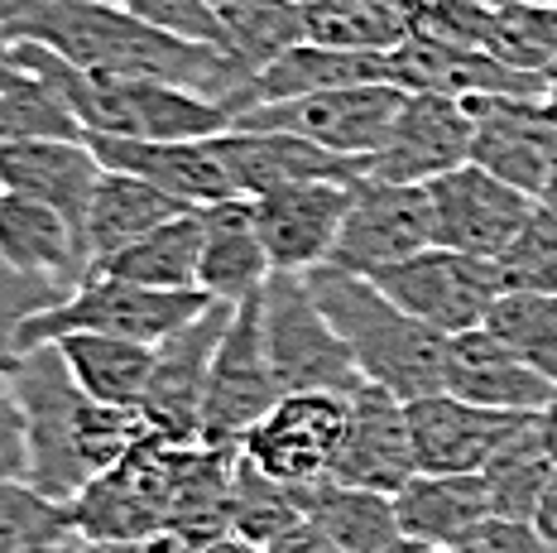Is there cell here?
<instances>
[{
    "label": "cell",
    "instance_id": "obj_48",
    "mask_svg": "<svg viewBox=\"0 0 557 553\" xmlns=\"http://www.w3.org/2000/svg\"><path fill=\"white\" fill-rule=\"evenodd\" d=\"M197 553H264V549H255V544H246V539L226 534V539H216V544H207V549H197Z\"/></svg>",
    "mask_w": 557,
    "mask_h": 553
},
{
    "label": "cell",
    "instance_id": "obj_3",
    "mask_svg": "<svg viewBox=\"0 0 557 553\" xmlns=\"http://www.w3.org/2000/svg\"><path fill=\"white\" fill-rule=\"evenodd\" d=\"M15 67L49 77L73 107L83 135H115V140H212L231 131V111L202 91L154 83V77H111L73 67L39 44H10L5 53Z\"/></svg>",
    "mask_w": 557,
    "mask_h": 553
},
{
    "label": "cell",
    "instance_id": "obj_35",
    "mask_svg": "<svg viewBox=\"0 0 557 553\" xmlns=\"http://www.w3.org/2000/svg\"><path fill=\"white\" fill-rule=\"evenodd\" d=\"M485 332L500 337L529 371L557 385V294H524L509 290L485 318Z\"/></svg>",
    "mask_w": 557,
    "mask_h": 553
},
{
    "label": "cell",
    "instance_id": "obj_11",
    "mask_svg": "<svg viewBox=\"0 0 557 553\" xmlns=\"http://www.w3.org/2000/svg\"><path fill=\"white\" fill-rule=\"evenodd\" d=\"M260 294L236 304L222 347H216L212 385H207V414H202V443H236L240 447L255 423L284 400L274 361H270V342H264Z\"/></svg>",
    "mask_w": 557,
    "mask_h": 553
},
{
    "label": "cell",
    "instance_id": "obj_43",
    "mask_svg": "<svg viewBox=\"0 0 557 553\" xmlns=\"http://www.w3.org/2000/svg\"><path fill=\"white\" fill-rule=\"evenodd\" d=\"M451 553H553L543 544L539 525L533 520H509V515H491L467 544H457Z\"/></svg>",
    "mask_w": 557,
    "mask_h": 553
},
{
    "label": "cell",
    "instance_id": "obj_14",
    "mask_svg": "<svg viewBox=\"0 0 557 553\" xmlns=\"http://www.w3.org/2000/svg\"><path fill=\"white\" fill-rule=\"evenodd\" d=\"M346 400L351 395H284L246 433L240 453L284 487H312L327 481L342 453Z\"/></svg>",
    "mask_w": 557,
    "mask_h": 553
},
{
    "label": "cell",
    "instance_id": "obj_23",
    "mask_svg": "<svg viewBox=\"0 0 557 553\" xmlns=\"http://www.w3.org/2000/svg\"><path fill=\"white\" fill-rule=\"evenodd\" d=\"M101 169L87 140H0V193L49 202L77 226H87Z\"/></svg>",
    "mask_w": 557,
    "mask_h": 553
},
{
    "label": "cell",
    "instance_id": "obj_31",
    "mask_svg": "<svg viewBox=\"0 0 557 553\" xmlns=\"http://www.w3.org/2000/svg\"><path fill=\"white\" fill-rule=\"evenodd\" d=\"M53 347L63 352L73 380L97 405H121V409L145 405L149 376H154V347L125 337H101V332H73V337H58Z\"/></svg>",
    "mask_w": 557,
    "mask_h": 553
},
{
    "label": "cell",
    "instance_id": "obj_22",
    "mask_svg": "<svg viewBox=\"0 0 557 553\" xmlns=\"http://www.w3.org/2000/svg\"><path fill=\"white\" fill-rule=\"evenodd\" d=\"M0 260L63 290H77L91 274L83 226L67 222L58 207L20 198V193H0Z\"/></svg>",
    "mask_w": 557,
    "mask_h": 553
},
{
    "label": "cell",
    "instance_id": "obj_39",
    "mask_svg": "<svg viewBox=\"0 0 557 553\" xmlns=\"http://www.w3.org/2000/svg\"><path fill=\"white\" fill-rule=\"evenodd\" d=\"M73 290L63 284H49V280H34V274H20L0 260V376H10L20 361L29 356V322L39 314L58 308Z\"/></svg>",
    "mask_w": 557,
    "mask_h": 553
},
{
    "label": "cell",
    "instance_id": "obj_28",
    "mask_svg": "<svg viewBox=\"0 0 557 553\" xmlns=\"http://www.w3.org/2000/svg\"><path fill=\"white\" fill-rule=\"evenodd\" d=\"M183 212H193V207L169 198V193L154 188V183L121 174V169H101L97 193H91V207H87V226H83L87 250H91V270H97L101 260L121 256L125 246H135L139 236H149L154 226H164Z\"/></svg>",
    "mask_w": 557,
    "mask_h": 553
},
{
    "label": "cell",
    "instance_id": "obj_21",
    "mask_svg": "<svg viewBox=\"0 0 557 553\" xmlns=\"http://www.w3.org/2000/svg\"><path fill=\"white\" fill-rule=\"evenodd\" d=\"M83 140L107 169H121V174L154 183V188H164L183 207H216L226 198H240L222 155H216V135L212 140H115V135H83Z\"/></svg>",
    "mask_w": 557,
    "mask_h": 553
},
{
    "label": "cell",
    "instance_id": "obj_27",
    "mask_svg": "<svg viewBox=\"0 0 557 553\" xmlns=\"http://www.w3.org/2000/svg\"><path fill=\"white\" fill-rule=\"evenodd\" d=\"M399 505V529L404 539L418 544H437V549H457L495 515L491 491L481 477H433L418 471L404 491H394Z\"/></svg>",
    "mask_w": 557,
    "mask_h": 553
},
{
    "label": "cell",
    "instance_id": "obj_15",
    "mask_svg": "<svg viewBox=\"0 0 557 553\" xmlns=\"http://www.w3.org/2000/svg\"><path fill=\"white\" fill-rule=\"evenodd\" d=\"M351 188L356 183L336 179H312V183H288L255 202V226L270 250L274 274H312L332 260L342 222L351 212Z\"/></svg>",
    "mask_w": 557,
    "mask_h": 553
},
{
    "label": "cell",
    "instance_id": "obj_49",
    "mask_svg": "<svg viewBox=\"0 0 557 553\" xmlns=\"http://www.w3.org/2000/svg\"><path fill=\"white\" fill-rule=\"evenodd\" d=\"M385 553H451V549H437V544H418V539H399V544H389Z\"/></svg>",
    "mask_w": 557,
    "mask_h": 553
},
{
    "label": "cell",
    "instance_id": "obj_40",
    "mask_svg": "<svg viewBox=\"0 0 557 553\" xmlns=\"http://www.w3.org/2000/svg\"><path fill=\"white\" fill-rule=\"evenodd\" d=\"M500 274H505V290L557 294V212L539 207L529 217V226L500 260Z\"/></svg>",
    "mask_w": 557,
    "mask_h": 553
},
{
    "label": "cell",
    "instance_id": "obj_13",
    "mask_svg": "<svg viewBox=\"0 0 557 553\" xmlns=\"http://www.w3.org/2000/svg\"><path fill=\"white\" fill-rule=\"evenodd\" d=\"M428 198H433L437 246L495 260V265L509 256V246L529 226V217L539 212V202L529 193L509 188L505 179H495L481 164H461L451 174L433 179L428 183Z\"/></svg>",
    "mask_w": 557,
    "mask_h": 553
},
{
    "label": "cell",
    "instance_id": "obj_41",
    "mask_svg": "<svg viewBox=\"0 0 557 553\" xmlns=\"http://www.w3.org/2000/svg\"><path fill=\"white\" fill-rule=\"evenodd\" d=\"M125 10H131L135 20H145V25L164 29V34L226 49V25H222V15L212 10V0H125Z\"/></svg>",
    "mask_w": 557,
    "mask_h": 553
},
{
    "label": "cell",
    "instance_id": "obj_20",
    "mask_svg": "<svg viewBox=\"0 0 557 553\" xmlns=\"http://www.w3.org/2000/svg\"><path fill=\"white\" fill-rule=\"evenodd\" d=\"M216 155H222L240 198H264V193L288 188V183H356L370 174V159H342L332 149L304 140V135L284 131H240V125H231V131L216 135Z\"/></svg>",
    "mask_w": 557,
    "mask_h": 553
},
{
    "label": "cell",
    "instance_id": "obj_51",
    "mask_svg": "<svg viewBox=\"0 0 557 553\" xmlns=\"http://www.w3.org/2000/svg\"><path fill=\"white\" fill-rule=\"evenodd\" d=\"M10 77H15V63H10V59H0V87H5Z\"/></svg>",
    "mask_w": 557,
    "mask_h": 553
},
{
    "label": "cell",
    "instance_id": "obj_6",
    "mask_svg": "<svg viewBox=\"0 0 557 553\" xmlns=\"http://www.w3.org/2000/svg\"><path fill=\"white\" fill-rule=\"evenodd\" d=\"M188 443H173L164 433L139 438L111 471H101L73 501V529L101 544H139L169 529L178 471Z\"/></svg>",
    "mask_w": 557,
    "mask_h": 553
},
{
    "label": "cell",
    "instance_id": "obj_25",
    "mask_svg": "<svg viewBox=\"0 0 557 553\" xmlns=\"http://www.w3.org/2000/svg\"><path fill=\"white\" fill-rule=\"evenodd\" d=\"M274 265L270 250L255 226V202L250 198H226L216 207H202V294L216 304H246L270 284Z\"/></svg>",
    "mask_w": 557,
    "mask_h": 553
},
{
    "label": "cell",
    "instance_id": "obj_2",
    "mask_svg": "<svg viewBox=\"0 0 557 553\" xmlns=\"http://www.w3.org/2000/svg\"><path fill=\"white\" fill-rule=\"evenodd\" d=\"M10 385L29 423V487L58 505H73L139 438L154 433L139 409L97 405L53 342L34 347L10 371Z\"/></svg>",
    "mask_w": 557,
    "mask_h": 553
},
{
    "label": "cell",
    "instance_id": "obj_46",
    "mask_svg": "<svg viewBox=\"0 0 557 553\" xmlns=\"http://www.w3.org/2000/svg\"><path fill=\"white\" fill-rule=\"evenodd\" d=\"M533 525H539L543 544L557 553V481L548 487V495H543V505H539V515H533Z\"/></svg>",
    "mask_w": 557,
    "mask_h": 553
},
{
    "label": "cell",
    "instance_id": "obj_29",
    "mask_svg": "<svg viewBox=\"0 0 557 553\" xmlns=\"http://www.w3.org/2000/svg\"><path fill=\"white\" fill-rule=\"evenodd\" d=\"M304 495V515L322 529L327 539H336L351 553H385L389 544H399V505L389 491H370V487H346V481H312L298 487Z\"/></svg>",
    "mask_w": 557,
    "mask_h": 553
},
{
    "label": "cell",
    "instance_id": "obj_52",
    "mask_svg": "<svg viewBox=\"0 0 557 553\" xmlns=\"http://www.w3.org/2000/svg\"><path fill=\"white\" fill-rule=\"evenodd\" d=\"M231 5H236V0H212V10H216V15H222V10H231Z\"/></svg>",
    "mask_w": 557,
    "mask_h": 553
},
{
    "label": "cell",
    "instance_id": "obj_19",
    "mask_svg": "<svg viewBox=\"0 0 557 553\" xmlns=\"http://www.w3.org/2000/svg\"><path fill=\"white\" fill-rule=\"evenodd\" d=\"M529 419L533 414H500V409L467 405V400L447 395V390L413 400L409 423H413L418 471H433V477H481L491 467V457Z\"/></svg>",
    "mask_w": 557,
    "mask_h": 553
},
{
    "label": "cell",
    "instance_id": "obj_55",
    "mask_svg": "<svg viewBox=\"0 0 557 553\" xmlns=\"http://www.w3.org/2000/svg\"><path fill=\"white\" fill-rule=\"evenodd\" d=\"M553 73H557V67H553Z\"/></svg>",
    "mask_w": 557,
    "mask_h": 553
},
{
    "label": "cell",
    "instance_id": "obj_53",
    "mask_svg": "<svg viewBox=\"0 0 557 553\" xmlns=\"http://www.w3.org/2000/svg\"><path fill=\"white\" fill-rule=\"evenodd\" d=\"M5 53H10V39H5V29H0V59H5Z\"/></svg>",
    "mask_w": 557,
    "mask_h": 553
},
{
    "label": "cell",
    "instance_id": "obj_37",
    "mask_svg": "<svg viewBox=\"0 0 557 553\" xmlns=\"http://www.w3.org/2000/svg\"><path fill=\"white\" fill-rule=\"evenodd\" d=\"M0 140H83V125L49 77L15 67L0 87Z\"/></svg>",
    "mask_w": 557,
    "mask_h": 553
},
{
    "label": "cell",
    "instance_id": "obj_4",
    "mask_svg": "<svg viewBox=\"0 0 557 553\" xmlns=\"http://www.w3.org/2000/svg\"><path fill=\"white\" fill-rule=\"evenodd\" d=\"M312 294H318L322 314L342 332L351 347L356 366L370 385L399 395L404 405L428 395H443L447 385V342L428 322L409 318L389 294H380L366 274H342V270H312L308 274Z\"/></svg>",
    "mask_w": 557,
    "mask_h": 553
},
{
    "label": "cell",
    "instance_id": "obj_16",
    "mask_svg": "<svg viewBox=\"0 0 557 553\" xmlns=\"http://www.w3.org/2000/svg\"><path fill=\"white\" fill-rule=\"evenodd\" d=\"M475 121L461 97L443 91H409L389 145L370 159V179L385 183H433L451 169L471 164Z\"/></svg>",
    "mask_w": 557,
    "mask_h": 553
},
{
    "label": "cell",
    "instance_id": "obj_26",
    "mask_svg": "<svg viewBox=\"0 0 557 553\" xmlns=\"http://www.w3.org/2000/svg\"><path fill=\"white\" fill-rule=\"evenodd\" d=\"M370 83H394L389 53H346V49H322V44H294L270 67L255 73L250 111L270 107V101H298V97H318V91L370 87Z\"/></svg>",
    "mask_w": 557,
    "mask_h": 553
},
{
    "label": "cell",
    "instance_id": "obj_32",
    "mask_svg": "<svg viewBox=\"0 0 557 553\" xmlns=\"http://www.w3.org/2000/svg\"><path fill=\"white\" fill-rule=\"evenodd\" d=\"M409 39L399 0H304V44L346 53H394Z\"/></svg>",
    "mask_w": 557,
    "mask_h": 553
},
{
    "label": "cell",
    "instance_id": "obj_1",
    "mask_svg": "<svg viewBox=\"0 0 557 553\" xmlns=\"http://www.w3.org/2000/svg\"><path fill=\"white\" fill-rule=\"evenodd\" d=\"M0 29L10 44H39L73 67L111 77H154L222 101L231 121L250 111L255 73L216 44H193L135 20L107 0H0Z\"/></svg>",
    "mask_w": 557,
    "mask_h": 553
},
{
    "label": "cell",
    "instance_id": "obj_5",
    "mask_svg": "<svg viewBox=\"0 0 557 553\" xmlns=\"http://www.w3.org/2000/svg\"><path fill=\"white\" fill-rule=\"evenodd\" d=\"M260 314L284 395H356L366 385L351 347L322 314L308 274H270L260 294Z\"/></svg>",
    "mask_w": 557,
    "mask_h": 553
},
{
    "label": "cell",
    "instance_id": "obj_42",
    "mask_svg": "<svg viewBox=\"0 0 557 553\" xmlns=\"http://www.w3.org/2000/svg\"><path fill=\"white\" fill-rule=\"evenodd\" d=\"M29 481V423L10 376H0V487Z\"/></svg>",
    "mask_w": 557,
    "mask_h": 553
},
{
    "label": "cell",
    "instance_id": "obj_50",
    "mask_svg": "<svg viewBox=\"0 0 557 553\" xmlns=\"http://www.w3.org/2000/svg\"><path fill=\"white\" fill-rule=\"evenodd\" d=\"M539 207H548V212H557V164H553V179L543 183V193H539Z\"/></svg>",
    "mask_w": 557,
    "mask_h": 553
},
{
    "label": "cell",
    "instance_id": "obj_10",
    "mask_svg": "<svg viewBox=\"0 0 557 553\" xmlns=\"http://www.w3.org/2000/svg\"><path fill=\"white\" fill-rule=\"evenodd\" d=\"M428 246H437L428 183H385L366 174L351 188V212L342 222L327 270L366 274L370 280L375 270L409 260Z\"/></svg>",
    "mask_w": 557,
    "mask_h": 553
},
{
    "label": "cell",
    "instance_id": "obj_33",
    "mask_svg": "<svg viewBox=\"0 0 557 553\" xmlns=\"http://www.w3.org/2000/svg\"><path fill=\"white\" fill-rule=\"evenodd\" d=\"M481 481H485V491H491L495 515H509V520H533V515H539L543 495H548V487L557 481L553 453L539 429V414L491 457Z\"/></svg>",
    "mask_w": 557,
    "mask_h": 553
},
{
    "label": "cell",
    "instance_id": "obj_12",
    "mask_svg": "<svg viewBox=\"0 0 557 553\" xmlns=\"http://www.w3.org/2000/svg\"><path fill=\"white\" fill-rule=\"evenodd\" d=\"M231 304H207L183 332L154 347V376H149L145 405L139 414L149 429L173 438V443H202V414H207V385H212V361L231 328Z\"/></svg>",
    "mask_w": 557,
    "mask_h": 553
},
{
    "label": "cell",
    "instance_id": "obj_38",
    "mask_svg": "<svg viewBox=\"0 0 557 553\" xmlns=\"http://www.w3.org/2000/svg\"><path fill=\"white\" fill-rule=\"evenodd\" d=\"M73 534V505L49 501L29 481L0 487V553H58Z\"/></svg>",
    "mask_w": 557,
    "mask_h": 553
},
{
    "label": "cell",
    "instance_id": "obj_45",
    "mask_svg": "<svg viewBox=\"0 0 557 553\" xmlns=\"http://www.w3.org/2000/svg\"><path fill=\"white\" fill-rule=\"evenodd\" d=\"M58 553H154V544H149V539H139V544H101V539L73 534Z\"/></svg>",
    "mask_w": 557,
    "mask_h": 553
},
{
    "label": "cell",
    "instance_id": "obj_9",
    "mask_svg": "<svg viewBox=\"0 0 557 553\" xmlns=\"http://www.w3.org/2000/svg\"><path fill=\"white\" fill-rule=\"evenodd\" d=\"M409 91L399 83H370V87H342L318 91L298 101H270V107L246 111L240 131H284L332 149L342 159H375L389 145L394 121H399Z\"/></svg>",
    "mask_w": 557,
    "mask_h": 553
},
{
    "label": "cell",
    "instance_id": "obj_17",
    "mask_svg": "<svg viewBox=\"0 0 557 553\" xmlns=\"http://www.w3.org/2000/svg\"><path fill=\"white\" fill-rule=\"evenodd\" d=\"M336 481L346 487H370V491H404L418 477V453H413V423L409 405L380 385H366L346 400V433L342 453L332 467Z\"/></svg>",
    "mask_w": 557,
    "mask_h": 553
},
{
    "label": "cell",
    "instance_id": "obj_47",
    "mask_svg": "<svg viewBox=\"0 0 557 553\" xmlns=\"http://www.w3.org/2000/svg\"><path fill=\"white\" fill-rule=\"evenodd\" d=\"M539 429H543V443H548V453H553V467H557V400H553V405L539 414Z\"/></svg>",
    "mask_w": 557,
    "mask_h": 553
},
{
    "label": "cell",
    "instance_id": "obj_34",
    "mask_svg": "<svg viewBox=\"0 0 557 553\" xmlns=\"http://www.w3.org/2000/svg\"><path fill=\"white\" fill-rule=\"evenodd\" d=\"M304 495L298 487H284L270 471H260L240 453L236 463V487H231V534L246 539L255 549H274L284 534L304 525Z\"/></svg>",
    "mask_w": 557,
    "mask_h": 553
},
{
    "label": "cell",
    "instance_id": "obj_24",
    "mask_svg": "<svg viewBox=\"0 0 557 553\" xmlns=\"http://www.w3.org/2000/svg\"><path fill=\"white\" fill-rule=\"evenodd\" d=\"M447 395L467 400L481 409L500 414H543L557 400V385H548L539 371H529L500 337L485 328L461 332L447 342Z\"/></svg>",
    "mask_w": 557,
    "mask_h": 553
},
{
    "label": "cell",
    "instance_id": "obj_44",
    "mask_svg": "<svg viewBox=\"0 0 557 553\" xmlns=\"http://www.w3.org/2000/svg\"><path fill=\"white\" fill-rule=\"evenodd\" d=\"M264 553H351V549H342L336 539L322 534V529L312 525V520H304V525L294 529V534H284L274 549H264Z\"/></svg>",
    "mask_w": 557,
    "mask_h": 553
},
{
    "label": "cell",
    "instance_id": "obj_54",
    "mask_svg": "<svg viewBox=\"0 0 557 553\" xmlns=\"http://www.w3.org/2000/svg\"><path fill=\"white\" fill-rule=\"evenodd\" d=\"M107 5H125V0H107Z\"/></svg>",
    "mask_w": 557,
    "mask_h": 553
},
{
    "label": "cell",
    "instance_id": "obj_7",
    "mask_svg": "<svg viewBox=\"0 0 557 553\" xmlns=\"http://www.w3.org/2000/svg\"><path fill=\"white\" fill-rule=\"evenodd\" d=\"M207 304H216V298L202 290L173 294V290H145V284L115 280V274H87L63 304L29 322L25 342L34 352V347H49L58 337H73V332H101V337H125V342L159 347L173 332L188 328Z\"/></svg>",
    "mask_w": 557,
    "mask_h": 553
},
{
    "label": "cell",
    "instance_id": "obj_30",
    "mask_svg": "<svg viewBox=\"0 0 557 553\" xmlns=\"http://www.w3.org/2000/svg\"><path fill=\"white\" fill-rule=\"evenodd\" d=\"M91 274H115V280L145 284V290H202V207L173 217V222L154 226L149 236H139L135 246H125L121 256L101 260Z\"/></svg>",
    "mask_w": 557,
    "mask_h": 553
},
{
    "label": "cell",
    "instance_id": "obj_8",
    "mask_svg": "<svg viewBox=\"0 0 557 553\" xmlns=\"http://www.w3.org/2000/svg\"><path fill=\"white\" fill-rule=\"evenodd\" d=\"M370 284L380 294H389L409 318L443 332V337H461V332L485 328L500 294H509L495 260L461 256V250H447V246H428L399 265H385V270L370 274Z\"/></svg>",
    "mask_w": 557,
    "mask_h": 553
},
{
    "label": "cell",
    "instance_id": "obj_36",
    "mask_svg": "<svg viewBox=\"0 0 557 553\" xmlns=\"http://www.w3.org/2000/svg\"><path fill=\"white\" fill-rule=\"evenodd\" d=\"M222 25L226 49L250 73H260L278 53L304 44V0H236L231 10H222Z\"/></svg>",
    "mask_w": 557,
    "mask_h": 553
},
{
    "label": "cell",
    "instance_id": "obj_18",
    "mask_svg": "<svg viewBox=\"0 0 557 553\" xmlns=\"http://www.w3.org/2000/svg\"><path fill=\"white\" fill-rule=\"evenodd\" d=\"M475 121L471 164L491 169L509 188L539 202L557 164V121L533 97H467Z\"/></svg>",
    "mask_w": 557,
    "mask_h": 553
}]
</instances>
